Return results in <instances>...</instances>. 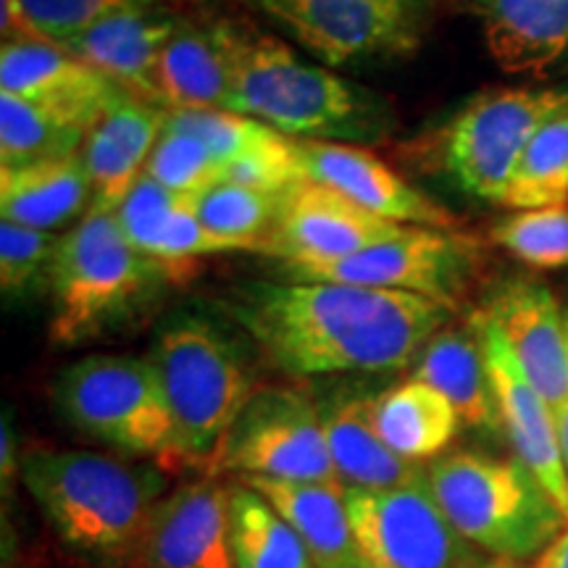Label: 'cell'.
Returning <instances> with one entry per match:
<instances>
[{
    "instance_id": "cell-1",
    "label": "cell",
    "mask_w": 568,
    "mask_h": 568,
    "mask_svg": "<svg viewBox=\"0 0 568 568\" xmlns=\"http://www.w3.org/2000/svg\"><path fill=\"white\" fill-rule=\"evenodd\" d=\"M222 311L295 379L400 372L453 316L422 295L305 280L237 284Z\"/></svg>"
},
{
    "instance_id": "cell-2",
    "label": "cell",
    "mask_w": 568,
    "mask_h": 568,
    "mask_svg": "<svg viewBox=\"0 0 568 568\" xmlns=\"http://www.w3.org/2000/svg\"><path fill=\"white\" fill-rule=\"evenodd\" d=\"M232 90L226 109L245 113L295 140H374L389 126L376 95L324 63H311L287 42L245 17H230Z\"/></svg>"
},
{
    "instance_id": "cell-3",
    "label": "cell",
    "mask_w": 568,
    "mask_h": 568,
    "mask_svg": "<svg viewBox=\"0 0 568 568\" xmlns=\"http://www.w3.org/2000/svg\"><path fill=\"white\" fill-rule=\"evenodd\" d=\"M19 477L61 542L92 560L138 552L163 487L153 468L61 447H32Z\"/></svg>"
},
{
    "instance_id": "cell-4",
    "label": "cell",
    "mask_w": 568,
    "mask_h": 568,
    "mask_svg": "<svg viewBox=\"0 0 568 568\" xmlns=\"http://www.w3.org/2000/svg\"><path fill=\"white\" fill-rule=\"evenodd\" d=\"M195 266H174L140 253L116 211L90 209L61 237L51 280V339L84 345L119 332L159 301L169 284H182Z\"/></svg>"
},
{
    "instance_id": "cell-5",
    "label": "cell",
    "mask_w": 568,
    "mask_h": 568,
    "mask_svg": "<svg viewBox=\"0 0 568 568\" xmlns=\"http://www.w3.org/2000/svg\"><path fill=\"white\" fill-rule=\"evenodd\" d=\"M174 418L182 466L213 468L255 389V372L234 332L201 311H174L148 353Z\"/></svg>"
},
{
    "instance_id": "cell-6",
    "label": "cell",
    "mask_w": 568,
    "mask_h": 568,
    "mask_svg": "<svg viewBox=\"0 0 568 568\" xmlns=\"http://www.w3.org/2000/svg\"><path fill=\"white\" fill-rule=\"evenodd\" d=\"M447 521L489 558L537 560L568 527L564 510L521 460L445 453L426 468Z\"/></svg>"
},
{
    "instance_id": "cell-7",
    "label": "cell",
    "mask_w": 568,
    "mask_h": 568,
    "mask_svg": "<svg viewBox=\"0 0 568 568\" xmlns=\"http://www.w3.org/2000/svg\"><path fill=\"white\" fill-rule=\"evenodd\" d=\"M53 403L67 424L113 450L182 466L172 410L148 355H84L55 376Z\"/></svg>"
},
{
    "instance_id": "cell-8",
    "label": "cell",
    "mask_w": 568,
    "mask_h": 568,
    "mask_svg": "<svg viewBox=\"0 0 568 568\" xmlns=\"http://www.w3.org/2000/svg\"><path fill=\"white\" fill-rule=\"evenodd\" d=\"M481 245L456 230L406 226L345 258L308 266H282L290 280L339 282L429 297L453 314L481 272Z\"/></svg>"
},
{
    "instance_id": "cell-9",
    "label": "cell",
    "mask_w": 568,
    "mask_h": 568,
    "mask_svg": "<svg viewBox=\"0 0 568 568\" xmlns=\"http://www.w3.org/2000/svg\"><path fill=\"white\" fill-rule=\"evenodd\" d=\"M566 103V88H503L477 95L445 130L447 174L471 197L503 205L529 140Z\"/></svg>"
},
{
    "instance_id": "cell-10",
    "label": "cell",
    "mask_w": 568,
    "mask_h": 568,
    "mask_svg": "<svg viewBox=\"0 0 568 568\" xmlns=\"http://www.w3.org/2000/svg\"><path fill=\"white\" fill-rule=\"evenodd\" d=\"M339 481L316 400L297 387H258L226 435L213 477ZM343 485V481H339Z\"/></svg>"
},
{
    "instance_id": "cell-11",
    "label": "cell",
    "mask_w": 568,
    "mask_h": 568,
    "mask_svg": "<svg viewBox=\"0 0 568 568\" xmlns=\"http://www.w3.org/2000/svg\"><path fill=\"white\" fill-rule=\"evenodd\" d=\"M355 568H477L489 558L447 521L426 481L393 489L345 487Z\"/></svg>"
},
{
    "instance_id": "cell-12",
    "label": "cell",
    "mask_w": 568,
    "mask_h": 568,
    "mask_svg": "<svg viewBox=\"0 0 568 568\" xmlns=\"http://www.w3.org/2000/svg\"><path fill=\"white\" fill-rule=\"evenodd\" d=\"M290 34L324 67L395 59L418 48L422 19L397 0H230Z\"/></svg>"
},
{
    "instance_id": "cell-13",
    "label": "cell",
    "mask_w": 568,
    "mask_h": 568,
    "mask_svg": "<svg viewBox=\"0 0 568 568\" xmlns=\"http://www.w3.org/2000/svg\"><path fill=\"white\" fill-rule=\"evenodd\" d=\"M471 324L481 339L497 414L503 432L514 445L516 460H521L539 485L548 489L568 521V471L560 456L556 410L524 374L503 332L481 311H474Z\"/></svg>"
},
{
    "instance_id": "cell-14",
    "label": "cell",
    "mask_w": 568,
    "mask_h": 568,
    "mask_svg": "<svg viewBox=\"0 0 568 568\" xmlns=\"http://www.w3.org/2000/svg\"><path fill=\"white\" fill-rule=\"evenodd\" d=\"M406 224L387 222L318 182H301L282 195V209L264 255L282 266L326 264L395 237Z\"/></svg>"
},
{
    "instance_id": "cell-15",
    "label": "cell",
    "mask_w": 568,
    "mask_h": 568,
    "mask_svg": "<svg viewBox=\"0 0 568 568\" xmlns=\"http://www.w3.org/2000/svg\"><path fill=\"white\" fill-rule=\"evenodd\" d=\"M134 558L140 568H234L230 487L205 474L163 495Z\"/></svg>"
},
{
    "instance_id": "cell-16",
    "label": "cell",
    "mask_w": 568,
    "mask_h": 568,
    "mask_svg": "<svg viewBox=\"0 0 568 568\" xmlns=\"http://www.w3.org/2000/svg\"><path fill=\"white\" fill-rule=\"evenodd\" d=\"M297 153L311 182L335 190L374 216L426 230L458 226V219L445 205L424 195L366 148L347 142L297 140Z\"/></svg>"
},
{
    "instance_id": "cell-17",
    "label": "cell",
    "mask_w": 568,
    "mask_h": 568,
    "mask_svg": "<svg viewBox=\"0 0 568 568\" xmlns=\"http://www.w3.org/2000/svg\"><path fill=\"white\" fill-rule=\"evenodd\" d=\"M481 314L503 332L524 374L550 403H568V339L566 316L545 282L508 276L489 290Z\"/></svg>"
},
{
    "instance_id": "cell-18",
    "label": "cell",
    "mask_w": 568,
    "mask_h": 568,
    "mask_svg": "<svg viewBox=\"0 0 568 568\" xmlns=\"http://www.w3.org/2000/svg\"><path fill=\"white\" fill-rule=\"evenodd\" d=\"M0 92H11L90 132L124 90L59 45L6 42L0 51Z\"/></svg>"
},
{
    "instance_id": "cell-19",
    "label": "cell",
    "mask_w": 568,
    "mask_h": 568,
    "mask_svg": "<svg viewBox=\"0 0 568 568\" xmlns=\"http://www.w3.org/2000/svg\"><path fill=\"white\" fill-rule=\"evenodd\" d=\"M190 9L193 6H153L116 13L61 48L90 63L130 95L161 105V55Z\"/></svg>"
},
{
    "instance_id": "cell-20",
    "label": "cell",
    "mask_w": 568,
    "mask_h": 568,
    "mask_svg": "<svg viewBox=\"0 0 568 568\" xmlns=\"http://www.w3.org/2000/svg\"><path fill=\"white\" fill-rule=\"evenodd\" d=\"M232 90L230 17L193 6L161 55L159 103L166 111L226 109Z\"/></svg>"
},
{
    "instance_id": "cell-21",
    "label": "cell",
    "mask_w": 568,
    "mask_h": 568,
    "mask_svg": "<svg viewBox=\"0 0 568 568\" xmlns=\"http://www.w3.org/2000/svg\"><path fill=\"white\" fill-rule=\"evenodd\" d=\"M166 130V109L130 92L113 101L84 138L82 163L92 182V209L119 211L145 174L148 161Z\"/></svg>"
},
{
    "instance_id": "cell-22",
    "label": "cell",
    "mask_w": 568,
    "mask_h": 568,
    "mask_svg": "<svg viewBox=\"0 0 568 568\" xmlns=\"http://www.w3.org/2000/svg\"><path fill=\"white\" fill-rule=\"evenodd\" d=\"M126 240L140 253L174 266H195L203 255L258 253L253 245L211 232L197 216L193 197L176 195L142 174L116 211Z\"/></svg>"
},
{
    "instance_id": "cell-23",
    "label": "cell",
    "mask_w": 568,
    "mask_h": 568,
    "mask_svg": "<svg viewBox=\"0 0 568 568\" xmlns=\"http://www.w3.org/2000/svg\"><path fill=\"white\" fill-rule=\"evenodd\" d=\"M374 397L366 389L339 387L316 400L339 481L358 489H393L426 481V468L395 456L376 435Z\"/></svg>"
},
{
    "instance_id": "cell-24",
    "label": "cell",
    "mask_w": 568,
    "mask_h": 568,
    "mask_svg": "<svg viewBox=\"0 0 568 568\" xmlns=\"http://www.w3.org/2000/svg\"><path fill=\"white\" fill-rule=\"evenodd\" d=\"M493 61L508 74H545L568 53V0H477Z\"/></svg>"
},
{
    "instance_id": "cell-25",
    "label": "cell",
    "mask_w": 568,
    "mask_h": 568,
    "mask_svg": "<svg viewBox=\"0 0 568 568\" xmlns=\"http://www.w3.org/2000/svg\"><path fill=\"white\" fill-rule=\"evenodd\" d=\"M272 503L297 531L316 568H355V535L345 485L339 481L237 479Z\"/></svg>"
},
{
    "instance_id": "cell-26",
    "label": "cell",
    "mask_w": 568,
    "mask_h": 568,
    "mask_svg": "<svg viewBox=\"0 0 568 568\" xmlns=\"http://www.w3.org/2000/svg\"><path fill=\"white\" fill-rule=\"evenodd\" d=\"M92 209V182L82 155L0 169V216L55 232Z\"/></svg>"
},
{
    "instance_id": "cell-27",
    "label": "cell",
    "mask_w": 568,
    "mask_h": 568,
    "mask_svg": "<svg viewBox=\"0 0 568 568\" xmlns=\"http://www.w3.org/2000/svg\"><path fill=\"white\" fill-rule=\"evenodd\" d=\"M414 376L443 393L466 426L481 432L503 429L485 351L474 324L439 329L418 353Z\"/></svg>"
},
{
    "instance_id": "cell-28",
    "label": "cell",
    "mask_w": 568,
    "mask_h": 568,
    "mask_svg": "<svg viewBox=\"0 0 568 568\" xmlns=\"http://www.w3.org/2000/svg\"><path fill=\"white\" fill-rule=\"evenodd\" d=\"M374 426L395 456L422 466L445 456L464 422L443 393L410 376L374 397Z\"/></svg>"
},
{
    "instance_id": "cell-29",
    "label": "cell",
    "mask_w": 568,
    "mask_h": 568,
    "mask_svg": "<svg viewBox=\"0 0 568 568\" xmlns=\"http://www.w3.org/2000/svg\"><path fill=\"white\" fill-rule=\"evenodd\" d=\"M234 568H316L297 531L251 485L230 487Z\"/></svg>"
},
{
    "instance_id": "cell-30",
    "label": "cell",
    "mask_w": 568,
    "mask_h": 568,
    "mask_svg": "<svg viewBox=\"0 0 568 568\" xmlns=\"http://www.w3.org/2000/svg\"><path fill=\"white\" fill-rule=\"evenodd\" d=\"M568 205V103L535 132L510 176L503 209Z\"/></svg>"
},
{
    "instance_id": "cell-31",
    "label": "cell",
    "mask_w": 568,
    "mask_h": 568,
    "mask_svg": "<svg viewBox=\"0 0 568 568\" xmlns=\"http://www.w3.org/2000/svg\"><path fill=\"white\" fill-rule=\"evenodd\" d=\"M88 132L55 113L0 92V169L69 159L82 151Z\"/></svg>"
},
{
    "instance_id": "cell-32",
    "label": "cell",
    "mask_w": 568,
    "mask_h": 568,
    "mask_svg": "<svg viewBox=\"0 0 568 568\" xmlns=\"http://www.w3.org/2000/svg\"><path fill=\"white\" fill-rule=\"evenodd\" d=\"M195 209L211 232L240 240V243L253 245L255 251L264 253L268 234L280 216L282 195L224 180L197 197Z\"/></svg>"
},
{
    "instance_id": "cell-33",
    "label": "cell",
    "mask_w": 568,
    "mask_h": 568,
    "mask_svg": "<svg viewBox=\"0 0 568 568\" xmlns=\"http://www.w3.org/2000/svg\"><path fill=\"white\" fill-rule=\"evenodd\" d=\"M489 240L529 268H564L568 266V205L516 211L489 230Z\"/></svg>"
},
{
    "instance_id": "cell-34",
    "label": "cell",
    "mask_w": 568,
    "mask_h": 568,
    "mask_svg": "<svg viewBox=\"0 0 568 568\" xmlns=\"http://www.w3.org/2000/svg\"><path fill=\"white\" fill-rule=\"evenodd\" d=\"M61 237L53 232L6 222L0 224V290L9 301L51 293L55 253Z\"/></svg>"
},
{
    "instance_id": "cell-35",
    "label": "cell",
    "mask_w": 568,
    "mask_h": 568,
    "mask_svg": "<svg viewBox=\"0 0 568 568\" xmlns=\"http://www.w3.org/2000/svg\"><path fill=\"white\" fill-rule=\"evenodd\" d=\"M166 126L176 132H187L195 140H201L224 169L232 166L234 161L255 153L258 148L268 145L276 138H282V132L272 130V126L258 122V119L230 109L166 111Z\"/></svg>"
},
{
    "instance_id": "cell-36",
    "label": "cell",
    "mask_w": 568,
    "mask_h": 568,
    "mask_svg": "<svg viewBox=\"0 0 568 568\" xmlns=\"http://www.w3.org/2000/svg\"><path fill=\"white\" fill-rule=\"evenodd\" d=\"M145 174L172 193L193 197V201L209 193L213 184L226 180V169L213 159L201 140L187 132L169 130V126L148 161Z\"/></svg>"
},
{
    "instance_id": "cell-37",
    "label": "cell",
    "mask_w": 568,
    "mask_h": 568,
    "mask_svg": "<svg viewBox=\"0 0 568 568\" xmlns=\"http://www.w3.org/2000/svg\"><path fill=\"white\" fill-rule=\"evenodd\" d=\"M48 45H67L90 27L134 9L153 6H197L203 0H21Z\"/></svg>"
},
{
    "instance_id": "cell-38",
    "label": "cell",
    "mask_w": 568,
    "mask_h": 568,
    "mask_svg": "<svg viewBox=\"0 0 568 568\" xmlns=\"http://www.w3.org/2000/svg\"><path fill=\"white\" fill-rule=\"evenodd\" d=\"M226 182H237L274 195H284L301 182H308L301 153H297V140L282 134L255 153L234 161L232 166H226Z\"/></svg>"
},
{
    "instance_id": "cell-39",
    "label": "cell",
    "mask_w": 568,
    "mask_h": 568,
    "mask_svg": "<svg viewBox=\"0 0 568 568\" xmlns=\"http://www.w3.org/2000/svg\"><path fill=\"white\" fill-rule=\"evenodd\" d=\"M0 34H3V45L6 42H42V45H48L21 0H0Z\"/></svg>"
},
{
    "instance_id": "cell-40",
    "label": "cell",
    "mask_w": 568,
    "mask_h": 568,
    "mask_svg": "<svg viewBox=\"0 0 568 568\" xmlns=\"http://www.w3.org/2000/svg\"><path fill=\"white\" fill-rule=\"evenodd\" d=\"M13 474H21V460L17 458V437H13L11 416H3V426H0V477H3V487H9Z\"/></svg>"
},
{
    "instance_id": "cell-41",
    "label": "cell",
    "mask_w": 568,
    "mask_h": 568,
    "mask_svg": "<svg viewBox=\"0 0 568 568\" xmlns=\"http://www.w3.org/2000/svg\"><path fill=\"white\" fill-rule=\"evenodd\" d=\"M535 568H568V527L556 542L535 560Z\"/></svg>"
},
{
    "instance_id": "cell-42",
    "label": "cell",
    "mask_w": 568,
    "mask_h": 568,
    "mask_svg": "<svg viewBox=\"0 0 568 568\" xmlns=\"http://www.w3.org/2000/svg\"><path fill=\"white\" fill-rule=\"evenodd\" d=\"M556 426H558L560 456H564V464H566V471H568V403L556 410Z\"/></svg>"
},
{
    "instance_id": "cell-43",
    "label": "cell",
    "mask_w": 568,
    "mask_h": 568,
    "mask_svg": "<svg viewBox=\"0 0 568 568\" xmlns=\"http://www.w3.org/2000/svg\"><path fill=\"white\" fill-rule=\"evenodd\" d=\"M397 3H403V6H406L408 11H414L416 17L422 19V17H424V11L429 9V6H432V0H397Z\"/></svg>"
},
{
    "instance_id": "cell-44",
    "label": "cell",
    "mask_w": 568,
    "mask_h": 568,
    "mask_svg": "<svg viewBox=\"0 0 568 568\" xmlns=\"http://www.w3.org/2000/svg\"><path fill=\"white\" fill-rule=\"evenodd\" d=\"M477 568H518L516 564H508V560H497V558H485Z\"/></svg>"
},
{
    "instance_id": "cell-45",
    "label": "cell",
    "mask_w": 568,
    "mask_h": 568,
    "mask_svg": "<svg viewBox=\"0 0 568 568\" xmlns=\"http://www.w3.org/2000/svg\"><path fill=\"white\" fill-rule=\"evenodd\" d=\"M566 339H568V314H566Z\"/></svg>"
}]
</instances>
